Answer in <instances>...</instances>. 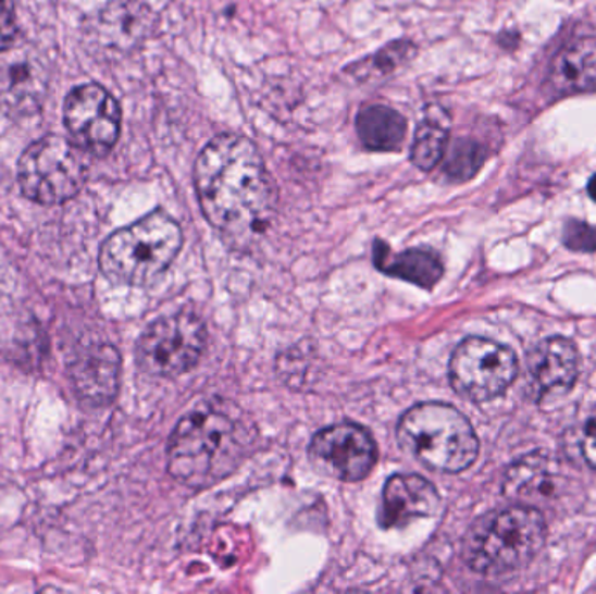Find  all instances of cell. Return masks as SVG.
<instances>
[{
    "label": "cell",
    "instance_id": "cell-21",
    "mask_svg": "<svg viewBox=\"0 0 596 594\" xmlns=\"http://www.w3.org/2000/svg\"><path fill=\"white\" fill-rule=\"evenodd\" d=\"M448 147V126L439 119L430 117L422 121L413 136L410 159L413 166L431 171L438 166Z\"/></svg>",
    "mask_w": 596,
    "mask_h": 594
},
{
    "label": "cell",
    "instance_id": "cell-13",
    "mask_svg": "<svg viewBox=\"0 0 596 594\" xmlns=\"http://www.w3.org/2000/svg\"><path fill=\"white\" fill-rule=\"evenodd\" d=\"M152 30V13L135 0H115L92 18L88 34L100 48L127 53Z\"/></svg>",
    "mask_w": 596,
    "mask_h": 594
},
{
    "label": "cell",
    "instance_id": "cell-11",
    "mask_svg": "<svg viewBox=\"0 0 596 594\" xmlns=\"http://www.w3.org/2000/svg\"><path fill=\"white\" fill-rule=\"evenodd\" d=\"M49 75L39 54L27 45L0 51V107L14 117L34 115L45 103Z\"/></svg>",
    "mask_w": 596,
    "mask_h": 594
},
{
    "label": "cell",
    "instance_id": "cell-6",
    "mask_svg": "<svg viewBox=\"0 0 596 594\" xmlns=\"http://www.w3.org/2000/svg\"><path fill=\"white\" fill-rule=\"evenodd\" d=\"M80 152L63 136L48 135L34 141L18 162L23 196L45 206L62 205L77 196L88 173Z\"/></svg>",
    "mask_w": 596,
    "mask_h": 594
},
{
    "label": "cell",
    "instance_id": "cell-23",
    "mask_svg": "<svg viewBox=\"0 0 596 594\" xmlns=\"http://www.w3.org/2000/svg\"><path fill=\"white\" fill-rule=\"evenodd\" d=\"M563 245L579 253L596 251V227L581 220H569L563 227Z\"/></svg>",
    "mask_w": 596,
    "mask_h": 594
},
{
    "label": "cell",
    "instance_id": "cell-19",
    "mask_svg": "<svg viewBox=\"0 0 596 594\" xmlns=\"http://www.w3.org/2000/svg\"><path fill=\"white\" fill-rule=\"evenodd\" d=\"M356 132L367 149L396 152L407 136V119L390 107H364L356 119Z\"/></svg>",
    "mask_w": 596,
    "mask_h": 594
},
{
    "label": "cell",
    "instance_id": "cell-17",
    "mask_svg": "<svg viewBox=\"0 0 596 594\" xmlns=\"http://www.w3.org/2000/svg\"><path fill=\"white\" fill-rule=\"evenodd\" d=\"M549 83L560 92L583 91L596 84V39L563 46L552 60Z\"/></svg>",
    "mask_w": 596,
    "mask_h": 594
},
{
    "label": "cell",
    "instance_id": "cell-7",
    "mask_svg": "<svg viewBox=\"0 0 596 594\" xmlns=\"http://www.w3.org/2000/svg\"><path fill=\"white\" fill-rule=\"evenodd\" d=\"M204 342L207 330L198 315H166L145 330L136 347V361L149 375H182L198 364Z\"/></svg>",
    "mask_w": 596,
    "mask_h": 594
},
{
    "label": "cell",
    "instance_id": "cell-22",
    "mask_svg": "<svg viewBox=\"0 0 596 594\" xmlns=\"http://www.w3.org/2000/svg\"><path fill=\"white\" fill-rule=\"evenodd\" d=\"M487 161V150L482 144L468 138L454 141L452 149L445 161V173L454 182H468L476 176Z\"/></svg>",
    "mask_w": 596,
    "mask_h": 594
},
{
    "label": "cell",
    "instance_id": "cell-8",
    "mask_svg": "<svg viewBox=\"0 0 596 594\" xmlns=\"http://www.w3.org/2000/svg\"><path fill=\"white\" fill-rule=\"evenodd\" d=\"M517 373L518 359L513 350L488 338H465L450 359L452 387L471 401L497 398L513 384Z\"/></svg>",
    "mask_w": 596,
    "mask_h": 594
},
{
    "label": "cell",
    "instance_id": "cell-16",
    "mask_svg": "<svg viewBox=\"0 0 596 594\" xmlns=\"http://www.w3.org/2000/svg\"><path fill=\"white\" fill-rule=\"evenodd\" d=\"M560 463L548 451H535L514 462L506 472L505 492L523 503L557 497L563 485Z\"/></svg>",
    "mask_w": 596,
    "mask_h": 594
},
{
    "label": "cell",
    "instance_id": "cell-2",
    "mask_svg": "<svg viewBox=\"0 0 596 594\" xmlns=\"http://www.w3.org/2000/svg\"><path fill=\"white\" fill-rule=\"evenodd\" d=\"M251 443L241 416L207 405L176 425L167 445V469L184 485L207 488L239 468Z\"/></svg>",
    "mask_w": 596,
    "mask_h": 594
},
{
    "label": "cell",
    "instance_id": "cell-5",
    "mask_svg": "<svg viewBox=\"0 0 596 594\" xmlns=\"http://www.w3.org/2000/svg\"><path fill=\"white\" fill-rule=\"evenodd\" d=\"M546 541V523L535 507H509L480 518L464 539L465 564L474 572H513L531 564Z\"/></svg>",
    "mask_w": 596,
    "mask_h": 594
},
{
    "label": "cell",
    "instance_id": "cell-25",
    "mask_svg": "<svg viewBox=\"0 0 596 594\" xmlns=\"http://www.w3.org/2000/svg\"><path fill=\"white\" fill-rule=\"evenodd\" d=\"M579 448L589 468L596 469V410L587 413L579 434Z\"/></svg>",
    "mask_w": 596,
    "mask_h": 594
},
{
    "label": "cell",
    "instance_id": "cell-12",
    "mask_svg": "<svg viewBox=\"0 0 596 594\" xmlns=\"http://www.w3.org/2000/svg\"><path fill=\"white\" fill-rule=\"evenodd\" d=\"M526 370L539 396H561L578 379V349L563 337L544 338L526 352Z\"/></svg>",
    "mask_w": 596,
    "mask_h": 594
},
{
    "label": "cell",
    "instance_id": "cell-9",
    "mask_svg": "<svg viewBox=\"0 0 596 594\" xmlns=\"http://www.w3.org/2000/svg\"><path fill=\"white\" fill-rule=\"evenodd\" d=\"M66 132L83 152L105 156L114 149L121 132V109L98 84L79 86L66 97L63 110Z\"/></svg>",
    "mask_w": 596,
    "mask_h": 594
},
{
    "label": "cell",
    "instance_id": "cell-4",
    "mask_svg": "<svg viewBox=\"0 0 596 594\" xmlns=\"http://www.w3.org/2000/svg\"><path fill=\"white\" fill-rule=\"evenodd\" d=\"M399 445L425 468L461 472L479 457L480 443L470 420L445 403H421L401 417Z\"/></svg>",
    "mask_w": 596,
    "mask_h": 594
},
{
    "label": "cell",
    "instance_id": "cell-15",
    "mask_svg": "<svg viewBox=\"0 0 596 594\" xmlns=\"http://www.w3.org/2000/svg\"><path fill=\"white\" fill-rule=\"evenodd\" d=\"M121 358L109 344L89 347L72 364V382L79 398L92 405H105L119 389Z\"/></svg>",
    "mask_w": 596,
    "mask_h": 594
},
{
    "label": "cell",
    "instance_id": "cell-14",
    "mask_svg": "<svg viewBox=\"0 0 596 594\" xmlns=\"http://www.w3.org/2000/svg\"><path fill=\"white\" fill-rule=\"evenodd\" d=\"M442 506L438 490L417 474L389 478L382 494L381 527L403 529L417 518H431Z\"/></svg>",
    "mask_w": 596,
    "mask_h": 594
},
{
    "label": "cell",
    "instance_id": "cell-24",
    "mask_svg": "<svg viewBox=\"0 0 596 594\" xmlns=\"http://www.w3.org/2000/svg\"><path fill=\"white\" fill-rule=\"evenodd\" d=\"M16 42H20V28L14 0H0V51Z\"/></svg>",
    "mask_w": 596,
    "mask_h": 594
},
{
    "label": "cell",
    "instance_id": "cell-20",
    "mask_svg": "<svg viewBox=\"0 0 596 594\" xmlns=\"http://www.w3.org/2000/svg\"><path fill=\"white\" fill-rule=\"evenodd\" d=\"M415 54V46L410 40H396L389 42L386 48H382L372 57H367L361 62L352 63L347 66L346 74L351 75L356 83H375V81H384L389 75L412 60Z\"/></svg>",
    "mask_w": 596,
    "mask_h": 594
},
{
    "label": "cell",
    "instance_id": "cell-18",
    "mask_svg": "<svg viewBox=\"0 0 596 594\" xmlns=\"http://www.w3.org/2000/svg\"><path fill=\"white\" fill-rule=\"evenodd\" d=\"M373 260L378 271L417 284L419 288L431 289L442 280V262L427 249H410L405 253L393 255L387 245L377 243L373 249Z\"/></svg>",
    "mask_w": 596,
    "mask_h": 594
},
{
    "label": "cell",
    "instance_id": "cell-10",
    "mask_svg": "<svg viewBox=\"0 0 596 594\" xmlns=\"http://www.w3.org/2000/svg\"><path fill=\"white\" fill-rule=\"evenodd\" d=\"M309 454L318 468L349 483L364 480L377 462V445L367 429L356 424L323 429L312 437Z\"/></svg>",
    "mask_w": 596,
    "mask_h": 594
},
{
    "label": "cell",
    "instance_id": "cell-3",
    "mask_svg": "<svg viewBox=\"0 0 596 594\" xmlns=\"http://www.w3.org/2000/svg\"><path fill=\"white\" fill-rule=\"evenodd\" d=\"M182 245L181 225L163 211H154L103 243L100 269L115 283L147 286L172 265Z\"/></svg>",
    "mask_w": 596,
    "mask_h": 594
},
{
    "label": "cell",
    "instance_id": "cell-1",
    "mask_svg": "<svg viewBox=\"0 0 596 594\" xmlns=\"http://www.w3.org/2000/svg\"><path fill=\"white\" fill-rule=\"evenodd\" d=\"M194 184L208 222L231 239L257 236L276 211L274 180L246 136H215L199 153Z\"/></svg>",
    "mask_w": 596,
    "mask_h": 594
},
{
    "label": "cell",
    "instance_id": "cell-26",
    "mask_svg": "<svg viewBox=\"0 0 596 594\" xmlns=\"http://www.w3.org/2000/svg\"><path fill=\"white\" fill-rule=\"evenodd\" d=\"M587 194H589V197L596 202V175L592 176V180L587 182Z\"/></svg>",
    "mask_w": 596,
    "mask_h": 594
}]
</instances>
